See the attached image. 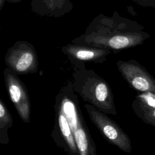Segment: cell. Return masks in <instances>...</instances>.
<instances>
[{
    "label": "cell",
    "mask_w": 155,
    "mask_h": 155,
    "mask_svg": "<svg viewBox=\"0 0 155 155\" xmlns=\"http://www.w3.org/2000/svg\"><path fill=\"white\" fill-rule=\"evenodd\" d=\"M21 1L22 0H5V2H11V3H16V2H19Z\"/></svg>",
    "instance_id": "cell-15"
},
{
    "label": "cell",
    "mask_w": 155,
    "mask_h": 155,
    "mask_svg": "<svg viewBox=\"0 0 155 155\" xmlns=\"http://www.w3.org/2000/svg\"><path fill=\"white\" fill-rule=\"evenodd\" d=\"M55 104L58 105L66 117L80 155H98L87 125L79 105L78 94L71 81L64 85L58 93Z\"/></svg>",
    "instance_id": "cell-3"
},
{
    "label": "cell",
    "mask_w": 155,
    "mask_h": 155,
    "mask_svg": "<svg viewBox=\"0 0 155 155\" xmlns=\"http://www.w3.org/2000/svg\"><path fill=\"white\" fill-rule=\"evenodd\" d=\"M71 63L74 65L71 81L74 91L100 111L116 116L113 92L106 81L94 70L87 69L84 62Z\"/></svg>",
    "instance_id": "cell-2"
},
{
    "label": "cell",
    "mask_w": 155,
    "mask_h": 155,
    "mask_svg": "<svg viewBox=\"0 0 155 155\" xmlns=\"http://www.w3.org/2000/svg\"><path fill=\"white\" fill-rule=\"evenodd\" d=\"M54 124L51 137L56 144L68 155H80L68 120L58 105L54 103Z\"/></svg>",
    "instance_id": "cell-8"
},
{
    "label": "cell",
    "mask_w": 155,
    "mask_h": 155,
    "mask_svg": "<svg viewBox=\"0 0 155 155\" xmlns=\"http://www.w3.org/2000/svg\"><path fill=\"white\" fill-rule=\"evenodd\" d=\"M133 1L140 6L155 9V0H133Z\"/></svg>",
    "instance_id": "cell-14"
},
{
    "label": "cell",
    "mask_w": 155,
    "mask_h": 155,
    "mask_svg": "<svg viewBox=\"0 0 155 155\" xmlns=\"http://www.w3.org/2000/svg\"><path fill=\"white\" fill-rule=\"evenodd\" d=\"M135 114L143 122L155 127V108H148L131 105Z\"/></svg>",
    "instance_id": "cell-12"
},
{
    "label": "cell",
    "mask_w": 155,
    "mask_h": 155,
    "mask_svg": "<svg viewBox=\"0 0 155 155\" xmlns=\"http://www.w3.org/2000/svg\"><path fill=\"white\" fill-rule=\"evenodd\" d=\"M13 120L5 104L0 98V143L2 145L10 142L8 130L12 127Z\"/></svg>",
    "instance_id": "cell-11"
},
{
    "label": "cell",
    "mask_w": 155,
    "mask_h": 155,
    "mask_svg": "<svg viewBox=\"0 0 155 155\" xmlns=\"http://www.w3.org/2000/svg\"><path fill=\"white\" fill-rule=\"evenodd\" d=\"M61 50L71 62H91L100 64L105 62L107 56L112 53L107 48L74 43L62 47Z\"/></svg>",
    "instance_id": "cell-9"
},
{
    "label": "cell",
    "mask_w": 155,
    "mask_h": 155,
    "mask_svg": "<svg viewBox=\"0 0 155 155\" xmlns=\"http://www.w3.org/2000/svg\"><path fill=\"white\" fill-rule=\"evenodd\" d=\"M84 107L90 120L110 143L125 153H130L131 151L132 145L130 137L117 123L111 119L106 113L90 104H85Z\"/></svg>",
    "instance_id": "cell-4"
},
{
    "label": "cell",
    "mask_w": 155,
    "mask_h": 155,
    "mask_svg": "<svg viewBox=\"0 0 155 155\" xmlns=\"http://www.w3.org/2000/svg\"><path fill=\"white\" fill-rule=\"evenodd\" d=\"M131 105L148 108H155V93L151 92L138 93Z\"/></svg>",
    "instance_id": "cell-13"
},
{
    "label": "cell",
    "mask_w": 155,
    "mask_h": 155,
    "mask_svg": "<svg viewBox=\"0 0 155 155\" xmlns=\"http://www.w3.org/2000/svg\"><path fill=\"white\" fill-rule=\"evenodd\" d=\"M143 29L137 22L122 17L116 12L111 16L101 13L71 43L107 48L116 53L143 44L150 37Z\"/></svg>",
    "instance_id": "cell-1"
},
{
    "label": "cell",
    "mask_w": 155,
    "mask_h": 155,
    "mask_svg": "<svg viewBox=\"0 0 155 155\" xmlns=\"http://www.w3.org/2000/svg\"><path fill=\"white\" fill-rule=\"evenodd\" d=\"M117 67L129 85L138 93H155V78L137 61L119 60Z\"/></svg>",
    "instance_id": "cell-7"
},
{
    "label": "cell",
    "mask_w": 155,
    "mask_h": 155,
    "mask_svg": "<svg viewBox=\"0 0 155 155\" xmlns=\"http://www.w3.org/2000/svg\"><path fill=\"white\" fill-rule=\"evenodd\" d=\"M5 3V0H0V10H2V8Z\"/></svg>",
    "instance_id": "cell-16"
},
{
    "label": "cell",
    "mask_w": 155,
    "mask_h": 155,
    "mask_svg": "<svg viewBox=\"0 0 155 155\" xmlns=\"http://www.w3.org/2000/svg\"><path fill=\"white\" fill-rule=\"evenodd\" d=\"M5 64L17 74L35 73L38 70V55L34 46L25 41H18L5 55Z\"/></svg>",
    "instance_id": "cell-5"
},
{
    "label": "cell",
    "mask_w": 155,
    "mask_h": 155,
    "mask_svg": "<svg viewBox=\"0 0 155 155\" xmlns=\"http://www.w3.org/2000/svg\"><path fill=\"white\" fill-rule=\"evenodd\" d=\"M4 83L8 96L18 115L25 123H29L31 114L30 97L25 84L15 72L6 67L3 71Z\"/></svg>",
    "instance_id": "cell-6"
},
{
    "label": "cell",
    "mask_w": 155,
    "mask_h": 155,
    "mask_svg": "<svg viewBox=\"0 0 155 155\" xmlns=\"http://www.w3.org/2000/svg\"><path fill=\"white\" fill-rule=\"evenodd\" d=\"M73 4L70 0H31L33 12L39 16L58 18L73 10Z\"/></svg>",
    "instance_id": "cell-10"
},
{
    "label": "cell",
    "mask_w": 155,
    "mask_h": 155,
    "mask_svg": "<svg viewBox=\"0 0 155 155\" xmlns=\"http://www.w3.org/2000/svg\"><path fill=\"white\" fill-rule=\"evenodd\" d=\"M98 155H101V154H98Z\"/></svg>",
    "instance_id": "cell-17"
}]
</instances>
